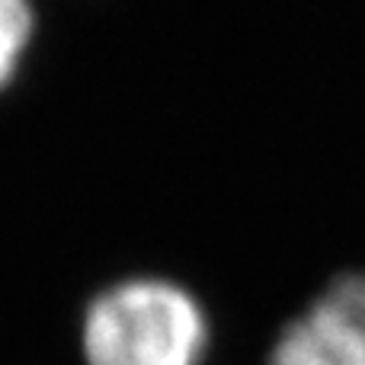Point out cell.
<instances>
[{
    "instance_id": "obj_2",
    "label": "cell",
    "mask_w": 365,
    "mask_h": 365,
    "mask_svg": "<svg viewBox=\"0 0 365 365\" xmlns=\"http://www.w3.org/2000/svg\"><path fill=\"white\" fill-rule=\"evenodd\" d=\"M266 365H365V269L336 276L292 317Z\"/></svg>"
},
{
    "instance_id": "obj_3",
    "label": "cell",
    "mask_w": 365,
    "mask_h": 365,
    "mask_svg": "<svg viewBox=\"0 0 365 365\" xmlns=\"http://www.w3.org/2000/svg\"><path fill=\"white\" fill-rule=\"evenodd\" d=\"M36 16L29 0H0V90H6L23 71Z\"/></svg>"
},
{
    "instance_id": "obj_1",
    "label": "cell",
    "mask_w": 365,
    "mask_h": 365,
    "mask_svg": "<svg viewBox=\"0 0 365 365\" xmlns=\"http://www.w3.org/2000/svg\"><path fill=\"white\" fill-rule=\"evenodd\" d=\"M205 346V308L173 279H119L81 317L83 365H202Z\"/></svg>"
}]
</instances>
